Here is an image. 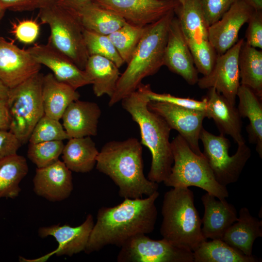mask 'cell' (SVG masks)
Here are the masks:
<instances>
[{"label":"cell","instance_id":"6da1fadb","mask_svg":"<svg viewBox=\"0 0 262 262\" xmlns=\"http://www.w3.org/2000/svg\"><path fill=\"white\" fill-rule=\"evenodd\" d=\"M156 191L147 198H124L113 207H102L90 233L84 252L89 254L106 246L121 247L129 239L151 233L157 218Z\"/></svg>","mask_w":262,"mask_h":262},{"label":"cell","instance_id":"7a4b0ae2","mask_svg":"<svg viewBox=\"0 0 262 262\" xmlns=\"http://www.w3.org/2000/svg\"><path fill=\"white\" fill-rule=\"evenodd\" d=\"M150 88L149 84L141 83L121 101L123 108L139 127L141 144L151 152L152 159L147 179L159 183L168 177L173 164L169 141L171 129L161 116L148 108V92Z\"/></svg>","mask_w":262,"mask_h":262},{"label":"cell","instance_id":"3957f363","mask_svg":"<svg viewBox=\"0 0 262 262\" xmlns=\"http://www.w3.org/2000/svg\"><path fill=\"white\" fill-rule=\"evenodd\" d=\"M142 145L137 138L106 143L99 151L96 168L108 176L124 198H142L158 191V183L144 173Z\"/></svg>","mask_w":262,"mask_h":262},{"label":"cell","instance_id":"277c9868","mask_svg":"<svg viewBox=\"0 0 262 262\" xmlns=\"http://www.w3.org/2000/svg\"><path fill=\"white\" fill-rule=\"evenodd\" d=\"M175 15L172 11L147 26L126 69L118 79L115 92L110 98L109 106L135 91L145 78L155 74L164 66L169 26Z\"/></svg>","mask_w":262,"mask_h":262},{"label":"cell","instance_id":"5b68a950","mask_svg":"<svg viewBox=\"0 0 262 262\" xmlns=\"http://www.w3.org/2000/svg\"><path fill=\"white\" fill-rule=\"evenodd\" d=\"M160 233L163 238L178 247L194 251L207 240L203 235L202 221L189 187H173L164 195Z\"/></svg>","mask_w":262,"mask_h":262},{"label":"cell","instance_id":"8992f818","mask_svg":"<svg viewBox=\"0 0 262 262\" xmlns=\"http://www.w3.org/2000/svg\"><path fill=\"white\" fill-rule=\"evenodd\" d=\"M173 165L163 182L168 187L195 186L219 199L229 196L226 186L219 184L204 155L196 154L180 134L171 142Z\"/></svg>","mask_w":262,"mask_h":262},{"label":"cell","instance_id":"52a82bcc","mask_svg":"<svg viewBox=\"0 0 262 262\" xmlns=\"http://www.w3.org/2000/svg\"><path fill=\"white\" fill-rule=\"evenodd\" d=\"M39 10L42 22L50 28L48 43L84 70L89 55L83 36L84 29L77 14L54 2Z\"/></svg>","mask_w":262,"mask_h":262},{"label":"cell","instance_id":"ba28073f","mask_svg":"<svg viewBox=\"0 0 262 262\" xmlns=\"http://www.w3.org/2000/svg\"><path fill=\"white\" fill-rule=\"evenodd\" d=\"M43 76L39 72L10 89L6 99L9 131L21 144L29 141L34 126L44 115L42 96Z\"/></svg>","mask_w":262,"mask_h":262},{"label":"cell","instance_id":"9c48e42d","mask_svg":"<svg viewBox=\"0 0 262 262\" xmlns=\"http://www.w3.org/2000/svg\"><path fill=\"white\" fill-rule=\"evenodd\" d=\"M199 139L203 154L217 182L224 186L236 182L251 155L246 143L238 145L235 154L229 156L230 141L224 135L213 134L203 128Z\"/></svg>","mask_w":262,"mask_h":262},{"label":"cell","instance_id":"30bf717a","mask_svg":"<svg viewBox=\"0 0 262 262\" xmlns=\"http://www.w3.org/2000/svg\"><path fill=\"white\" fill-rule=\"evenodd\" d=\"M118 262H194L193 251L175 246L164 239L153 240L137 235L120 247Z\"/></svg>","mask_w":262,"mask_h":262},{"label":"cell","instance_id":"8fae6325","mask_svg":"<svg viewBox=\"0 0 262 262\" xmlns=\"http://www.w3.org/2000/svg\"><path fill=\"white\" fill-rule=\"evenodd\" d=\"M244 41L243 39L238 40L225 53L217 54L212 71L199 78L196 83L202 89L214 88L234 105L240 85L238 56Z\"/></svg>","mask_w":262,"mask_h":262},{"label":"cell","instance_id":"7c38bea8","mask_svg":"<svg viewBox=\"0 0 262 262\" xmlns=\"http://www.w3.org/2000/svg\"><path fill=\"white\" fill-rule=\"evenodd\" d=\"M101 7L119 16L130 24L146 26L174 11L177 0H94Z\"/></svg>","mask_w":262,"mask_h":262},{"label":"cell","instance_id":"4fadbf2b","mask_svg":"<svg viewBox=\"0 0 262 262\" xmlns=\"http://www.w3.org/2000/svg\"><path fill=\"white\" fill-rule=\"evenodd\" d=\"M148 108L161 116L171 130H175L197 155L203 156L199 141L205 111L184 108L171 103L150 100Z\"/></svg>","mask_w":262,"mask_h":262},{"label":"cell","instance_id":"5bb4252c","mask_svg":"<svg viewBox=\"0 0 262 262\" xmlns=\"http://www.w3.org/2000/svg\"><path fill=\"white\" fill-rule=\"evenodd\" d=\"M41 66L28 49H21L13 41L0 36V80L9 88L39 72Z\"/></svg>","mask_w":262,"mask_h":262},{"label":"cell","instance_id":"9a60e30c","mask_svg":"<svg viewBox=\"0 0 262 262\" xmlns=\"http://www.w3.org/2000/svg\"><path fill=\"white\" fill-rule=\"evenodd\" d=\"M34 59L52 72L59 81L74 89L92 84L84 70L80 69L69 57L47 43L36 44L27 49Z\"/></svg>","mask_w":262,"mask_h":262},{"label":"cell","instance_id":"2e32d148","mask_svg":"<svg viewBox=\"0 0 262 262\" xmlns=\"http://www.w3.org/2000/svg\"><path fill=\"white\" fill-rule=\"evenodd\" d=\"M164 66L181 76L189 85L197 83L198 72L179 20L175 16L169 26Z\"/></svg>","mask_w":262,"mask_h":262},{"label":"cell","instance_id":"e0dca14e","mask_svg":"<svg viewBox=\"0 0 262 262\" xmlns=\"http://www.w3.org/2000/svg\"><path fill=\"white\" fill-rule=\"evenodd\" d=\"M253 11L243 0H238L209 26L208 39L218 55L223 54L236 43L240 29Z\"/></svg>","mask_w":262,"mask_h":262},{"label":"cell","instance_id":"ac0fdd59","mask_svg":"<svg viewBox=\"0 0 262 262\" xmlns=\"http://www.w3.org/2000/svg\"><path fill=\"white\" fill-rule=\"evenodd\" d=\"M33 183L37 195L52 202L66 199L73 188L71 171L59 160L49 166L37 168Z\"/></svg>","mask_w":262,"mask_h":262},{"label":"cell","instance_id":"d6986e66","mask_svg":"<svg viewBox=\"0 0 262 262\" xmlns=\"http://www.w3.org/2000/svg\"><path fill=\"white\" fill-rule=\"evenodd\" d=\"M94 225L93 217L89 214L85 221L77 227L54 225L40 228L38 230L40 237L51 236L58 243L57 248L44 258H48L53 254L58 256L64 255L72 256L84 251Z\"/></svg>","mask_w":262,"mask_h":262},{"label":"cell","instance_id":"ffe728a7","mask_svg":"<svg viewBox=\"0 0 262 262\" xmlns=\"http://www.w3.org/2000/svg\"><path fill=\"white\" fill-rule=\"evenodd\" d=\"M206 117L214 122L220 134L230 136L237 145L246 143L242 134L243 123L238 109L214 88L208 89Z\"/></svg>","mask_w":262,"mask_h":262},{"label":"cell","instance_id":"44dd1931","mask_svg":"<svg viewBox=\"0 0 262 262\" xmlns=\"http://www.w3.org/2000/svg\"><path fill=\"white\" fill-rule=\"evenodd\" d=\"M216 198L207 192L201 198L204 207L201 229L207 239L222 240L227 230L238 219L234 205L226 199Z\"/></svg>","mask_w":262,"mask_h":262},{"label":"cell","instance_id":"7402d4cb","mask_svg":"<svg viewBox=\"0 0 262 262\" xmlns=\"http://www.w3.org/2000/svg\"><path fill=\"white\" fill-rule=\"evenodd\" d=\"M101 113L97 103L78 99L64 112L63 126L70 138L96 136Z\"/></svg>","mask_w":262,"mask_h":262},{"label":"cell","instance_id":"603a6c76","mask_svg":"<svg viewBox=\"0 0 262 262\" xmlns=\"http://www.w3.org/2000/svg\"><path fill=\"white\" fill-rule=\"evenodd\" d=\"M262 222L252 216L246 207H242L238 219L224 234L222 240L246 256L252 255L255 240L262 236Z\"/></svg>","mask_w":262,"mask_h":262},{"label":"cell","instance_id":"cb8c5ba5","mask_svg":"<svg viewBox=\"0 0 262 262\" xmlns=\"http://www.w3.org/2000/svg\"><path fill=\"white\" fill-rule=\"evenodd\" d=\"M42 96L44 114L60 120L67 106L80 95L70 85L58 81L52 73L44 75Z\"/></svg>","mask_w":262,"mask_h":262},{"label":"cell","instance_id":"d4e9b609","mask_svg":"<svg viewBox=\"0 0 262 262\" xmlns=\"http://www.w3.org/2000/svg\"><path fill=\"white\" fill-rule=\"evenodd\" d=\"M238 111L241 117H247L249 124L246 130L249 142L262 158V104L261 99L249 87L240 84L237 93Z\"/></svg>","mask_w":262,"mask_h":262},{"label":"cell","instance_id":"484cf974","mask_svg":"<svg viewBox=\"0 0 262 262\" xmlns=\"http://www.w3.org/2000/svg\"><path fill=\"white\" fill-rule=\"evenodd\" d=\"M84 70L92 81L96 96L107 95L110 98L113 95L121 75L113 62L99 55H90Z\"/></svg>","mask_w":262,"mask_h":262},{"label":"cell","instance_id":"4316f807","mask_svg":"<svg viewBox=\"0 0 262 262\" xmlns=\"http://www.w3.org/2000/svg\"><path fill=\"white\" fill-rule=\"evenodd\" d=\"M98 153L90 136L71 138L64 146L63 162L71 171L87 173L95 166Z\"/></svg>","mask_w":262,"mask_h":262},{"label":"cell","instance_id":"83f0119b","mask_svg":"<svg viewBox=\"0 0 262 262\" xmlns=\"http://www.w3.org/2000/svg\"><path fill=\"white\" fill-rule=\"evenodd\" d=\"M174 12L186 41L208 40L209 25L197 0H187L184 4H180Z\"/></svg>","mask_w":262,"mask_h":262},{"label":"cell","instance_id":"f1b7e54d","mask_svg":"<svg viewBox=\"0 0 262 262\" xmlns=\"http://www.w3.org/2000/svg\"><path fill=\"white\" fill-rule=\"evenodd\" d=\"M240 84L251 89L262 99V51L244 41L238 56Z\"/></svg>","mask_w":262,"mask_h":262},{"label":"cell","instance_id":"f546056e","mask_svg":"<svg viewBox=\"0 0 262 262\" xmlns=\"http://www.w3.org/2000/svg\"><path fill=\"white\" fill-rule=\"evenodd\" d=\"M77 14L84 29L106 35L127 22L119 16L94 2L83 7Z\"/></svg>","mask_w":262,"mask_h":262},{"label":"cell","instance_id":"4dcf8cb0","mask_svg":"<svg viewBox=\"0 0 262 262\" xmlns=\"http://www.w3.org/2000/svg\"><path fill=\"white\" fill-rule=\"evenodd\" d=\"M194 262H258L254 255L246 256L221 239L203 242L193 251Z\"/></svg>","mask_w":262,"mask_h":262},{"label":"cell","instance_id":"1f68e13d","mask_svg":"<svg viewBox=\"0 0 262 262\" xmlns=\"http://www.w3.org/2000/svg\"><path fill=\"white\" fill-rule=\"evenodd\" d=\"M28 170L26 159L17 154L0 160V199L15 198L18 196L19 183Z\"/></svg>","mask_w":262,"mask_h":262},{"label":"cell","instance_id":"d6a6232c","mask_svg":"<svg viewBox=\"0 0 262 262\" xmlns=\"http://www.w3.org/2000/svg\"><path fill=\"white\" fill-rule=\"evenodd\" d=\"M146 26H139L126 22L121 28L108 35L125 63L131 59L144 35Z\"/></svg>","mask_w":262,"mask_h":262},{"label":"cell","instance_id":"836d02e7","mask_svg":"<svg viewBox=\"0 0 262 262\" xmlns=\"http://www.w3.org/2000/svg\"><path fill=\"white\" fill-rule=\"evenodd\" d=\"M83 36L89 56L97 55L107 58L119 68L125 64L108 35L84 29Z\"/></svg>","mask_w":262,"mask_h":262},{"label":"cell","instance_id":"e575fe53","mask_svg":"<svg viewBox=\"0 0 262 262\" xmlns=\"http://www.w3.org/2000/svg\"><path fill=\"white\" fill-rule=\"evenodd\" d=\"M64 146L62 140L30 143L27 156L37 168L44 167L59 160Z\"/></svg>","mask_w":262,"mask_h":262},{"label":"cell","instance_id":"d590c367","mask_svg":"<svg viewBox=\"0 0 262 262\" xmlns=\"http://www.w3.org/2000/svg\"><path fill=\"white\" fill-rule=\"evenodd\" d=\"M70 139L59 120L45 114L34 126L30 136V143Z\"/></svg>","mask_w":262,"mask_h":262},{"label":"cell","instance_id":"8d00e7d4","mask_svg":"<svg viewBox=\"0 0 262 262\" xmlns=\"http://www.w3.org/2000/svg\"><path fill=\"white\" fill-rule=\"evenodd\" d=\"M195 66L198 73L206 76L212 71L217 56L216 50L207 40L199 42L186 41Z\"/></svg>","mask_w":262,"mask_h":262},{"label":"cell","instance_id":"74e56055","mask_svg":"<svg viewBox=\"0 0 262 262\" xmlns=\"http://www.w3.org/2000/svg\"><path fill=\"white\" fill-rule=\"evenodd\" d=\"M150 100L171 103L178 106L189 109L205 111L207 100L204 97L202 100H198L191 98L176 97L167 93H157L150 88L148 92Z\"/></svg>","mask_w":262,"mask_h":262},{"label":"cell","instance_id":"f35d334b","mask_svg":"<svg viewBox=\"0 0 262 262\" xmlns=\"http://www.w3.org/2000/svg\"><path fill=\"white\" fill-rule=\"evenodd\" d=\"M40 25L36 20L24 19L13 22L11 32L19 42L30 44L38 38Z\"/></svg>","mask_w":262,"mask_h":262},{"label":"cell","instance_id":"ab89813d","mask_svg":"<svg viewBox=\"0 0 262 262\" xmlns=\"http://www.w3.org/2000/svg\"><path fill=\"white\" fill-rule=\"evenodd\" d=\"M238 0H197L209 25L218 20Z\"/></svg>","mask_w":262,"mask_h":262},{"label":"cell","instance_id":"60d3db41","mask_svg":"<svg viewBox=\"0 0 262 262\" xmlns=\"http://www.w3.org/2000/svg\"><path fill=\"white\" fill-rule=\"evenodd\" d=\"M247 23L246 42L249 46L262 49V11H253Z\"/></svg>","mask_w":262,"mask_h":262},{"label":"cell","instance_id":"b9f144b4","mask_svg":"<svg viewBox=\"0 0 262 262\" xmlns=\"http://www.w3.org/2000/svg\"><path fill=\"white\" fill-rule=\"evenodd\" d=\"M21 143L10 131L0 130V160L17 154Z\"/></svg>","mask_w":262,"mask_h":262},{"label":"cell","instance_id":"7bdbcfd3","mask_svg":"<svg viewBox=\"0 0 262 262\" xmlns=\"http://www.w3.org/2000/svg\"><path fill=\"white\" fill-rule=\"evenodd\" d=\"M0 4L6 10L32 11L40 8V0H0Z\"/></svg>","mask_w":262,"mask_h":262},{"label":"cell","instance_id":"ee69618b","mask_svg":"<svg viewBox=\"0 0 262 262\" xmlns=\"http://www.w3.org/2000/svg\"><path fill=\"white\" fill-rule=\"evenodd\" d=\"M94 0H54V3L67 10L77 13Z\"/></svg>","mask_w":262,"mask_h":262},{"label":"cell","instance_id":"f6af8a7d","mask_svg":"<svg viewBox=\"0 0 262 262\" xmlns=\"http://www.w3.org/2000/svg\"><path fill=\"white\" fill-rule=\"evenodd\" d=\"M9 118L6 99H0V130H9Z\"/></svg>","mask_w":262,"mask_h":262},{"label":"cell","instance_id":"bcb514c9","mask_svg":"<svg viewBox=\"0 0 262 262\" xmlns=\"http://www.w3.org/2000/svg\"><path fill=\"white\" fill-rule=\"evenodd\" d=\"M254 11H262V0H243Z\"/></svg>","mask_w":262,"mask_h":262},{"label":"cell","instance_id":"7dc6e473","mask_svg":"<svg viewBox=\"0 0 262 262\" xmlns=\"http://www.w3.org/2000/svg\"><path fill=\"white\" fill-rule=\"evenodd\" d=\"M10 91V88L6 86L0 80V99H7Z\"/></svg>","mask_w":262,"mask_h":262},{"label":"cell","instance_id":"c3c4849f","mask_svg":"<svg viewBox=\"0 0 262 262\" xmlns=\"http://www.w3.org/2000/svg\"><path fill=\"white\" fill-rule=\"evenodd\" d=\"M53 2L54 0H40V8L51 4Z\"/></svg>","mask_w":262,"mask_h":262},{"label":"cell","instance_id":"681fc988","mask_svg":"<svg viewBox=\"0 0 262 262\" xmlns=\"http://www.w3.org/2000/svg\"><path fill=\"white\" fill-rule=\"evenodd\" d=\"M6 10L4 9L2 6L0 4V22L2 19Z\"/></svg>","mask_w":262,"mask_h":262},{"label":"cell","instance_id":"f907efd6","mask_svg":"<svg viewBox=\"0 0 262 262\" xmlns=\"http://www.w3.org/2000/svg\"><path fill=\"white\" fill-rule=\"evenodd\" d=\"M180 4H184L187 0H177Z\"/></svg>","mask_w":262,"mask_h":262}]
</instances>
